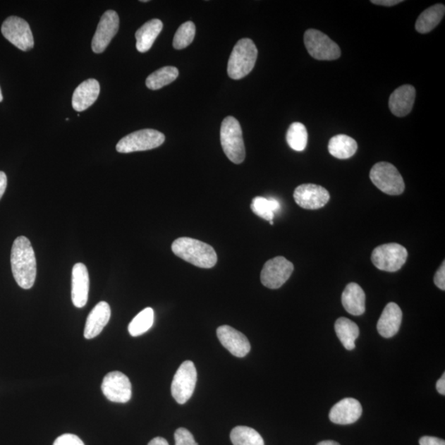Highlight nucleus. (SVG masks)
I'll return each mask as SVG.
<instances>
[{"instance_id":"1a4fd4ad","label":"nucleus","mask_w":445,"mask_h":445,"mask_svg":"<svg viewBox=\"0 0 445 445\" xmlns=\"http://www.w3.org/2000/svg\"><path fill=\"white\" fill-rule=\"evenodd\" d=\"M197 372L193 361H184L174 375L171 392L179 404H185L192 398L197 384Z\"/></svg>"},{"instance_id":"f8f14e48","label":"nucleus","mask_w":445,"mask_h":445,"mask_svg":"<svg viewBox=\"0 0 445 445\" xmlns=\"http://www.w3.org/2000/svg\"><path fill=\"white\" fill-rule=\"evenodd\" d=\"M131 389L128 377L118 371L107 374L102 384V393L112 403L129 402L132 395Z\"/></svg>"},{"instance_id":"5701e85b","label":"nucleus","mask_w":445,"mask_h":445,"mask_svg":"<svg viewBox=\"0 0 445 445\" xmlns=\"http://www.w3.org/2000/svg\"><path fill=\"white\" fill-rule=\"evenodd\" d=\"M164 24L159 19H152L147 22L135 32L136 49L141 53H145L150 50L157 39L161 31H162Z\"/></svg>"},{"instance_id":"9d476101","label":"nucleus","mask_w":445,"mask_h":445,"mask_svg":"<svg viewBox=\"0 0 445 445\" xmlns=\"http://www.w3.org/2000/svg\"><path fill=\"white\" fill-rule=\"evenodd\" d=\"M3 36L19 50L28 51L34 47L32 32L27 21L16 16L8 17L3 23Z\"/></svg>"},{"instance_id":"58836bf2","label":"nucleus","mask_w":445,"mask_h":445,"mask_svg":"<svg viewBox=\"0 0 445 445\" xmlns=\"http://www.w3.org/2000/svg\"><path fill=\"white\" fill-rule=\"evenodd\" d=\"M437 389L439 394L441 395L445 394V374L442 375V377L438 380L437 384Z\"/></svg>"},{"instance_id":"cd10ccee","label":"nucleus","mask_w":445,"mask_h":445,"mask_svg":"<svg viewBox=\"0 0 445 445\" xmlns=\"http://www.w3.org/2000/svg\"><path fill=\"white\" fill-rule=\"evenodd\" d=\"M252 212L267 221H273L275 214L281 209V205L275 199L257 197L251 205Z\"/></svg>"},{"instance_id":"f03ea898","label":"nucleus","mask_w":445,"mask_h":445,"mask_svg":"<svg viewBox=\"0 0 445 445\" xmlns=\"http://www.w3.org/2000/svg\"><path fill=\"white\" fill-rule=\"evenodd\" d=\"M172 250L176 256L200 268H212L218 261L213 247L192 238L176 239L172 244Z\"/></svg>"},{"instance_id":"b1692460","label":"nucleus","mask_w":445,"mask_h":445,"mask_svg":"<svg viewBox=\"0 0 445 445\" xmlns=\"http://www.w3.org/2000/svg\"><path fill=\"white\" fill-rule=\"evenodd\" d=\"M445 13L444 4H435L420 13L415 23V30L419 33L425 34L432 32L439 23L442 21Z\"/></svg>"},{"instance_id":"39448f33","label":"nucleus","mask_w":445,"mask_h":445,"mask_svg":"<svg viewBox=\"0 0 445 445\" xmlns=\"http://www.w3.org/2000/svg\"><path fill=\"white\" fill-rule=\"evenodd\" d=\"M165 141V136L160 131L144 129L135 131L122 138L116 145L117 152L128 154L158 148Z\"/></svg>"},{"instance_id":"ddd939ff","label":"nucleus","mask_w":445,"mask_h":445,"mask_svg":"<svg viewBox=\"0 0 445 445\" xmlns=\"http://www.w3.org/2000/svg\"><path fill=\"white\" fill-rule=\"evenodd\" d=\"M120 19L118 14L114 11H107L102 16L92 41V49L94 52H104L109 46L112 38L119 30Z\"/></svg>"},{"instance_id":"a878e982","label":"nucleus","mask_w":445,"mask_h":445,"mask_svg":"<svg viewBox=\"0 0 445 445\" xmlns=\"http://www.w3.org/2000/svg\"><path fill=\"white\" fill-rule=\"evenodd\" d=\"M335 331L337 337L348 350L355 349V341L360 335L359 327L346 317H340L336 321Z\"/></svg>"},{"instance_id":"f257e3e1","label":"nucleus","mask_w":445,"mask_h":445,"mask_svg":"<svg viewBox=\"0 0 445 445\" xmlns=\"http://www.w3.org/2000/svg\"><path fill=\"white\" fill-rule=\"evenodd\" d=\"M11 267L14 279L24 290L34 286L37 277V260L32 243L24 236L13 242L11 251Z\"/></svg>"},{"instance_id":"4c0bfd02","label":"nucleus","mask_w":445,"mask_h":445,"mask_svg":"<svg viewBox=\"0 0 445 445\" xmlns=\"http://www.w3.org/2000/svg\"><path fill=\"white\" fill-rule=\"evenodd\" d=\"M7 182L8 180L6 174L0 171V200H1L4 193H6Z\"/></svg>"},{"instance_id":"423d86ee","label":"nucleus","mask_w":445,"mask_h":445,"mask_svg":"<svg viewBox=\"0 0 445 445\" xmlns=\"http://www.w3.org/2000/svg\"><path fill=\"white\" fill-rule=\"evenodd\" d=\"M370 178L376 188L390 195H398L405 190L402 175L392 164L379 162L374 165Z\"/></svg>"},{"instance_id":"e433bc0d","label":"nucleus","mask_w":445,"mask_h":445,"mask_svg":"<svg viewBox=\"0 0 445 445\" xmlns=\"http://www.w3.org/2000/svg\"><path fill=\"white\" fill-rule=\"evenodd\" d=\"M402 0H372L371 3L376 4V6L392 7L397 6V4L402 3Z\"/></svg>"},{"instance_id":"bb28decb","label":"nucleus","mask_w":445,"mask_h":445,"mask_svg":"<svg viewBox=\"0 0 445 445\" xmlns=\"http://www.w3.org/2000/svg\"><path fill=\"white\" fill-rule=\"evenodd\" d=\"M179 72L173 66H165L151 73L146 79V86L151 90H159L178 79Z\"/></svg>"},{"instance_id":"c9c22d12","label":"nucleus","mask_w":445,"mask_h":445,"mask_svg":"<svg viewBox=\"0 0 445 445\" xmlns=\"http://www.w3.org/2000/svg\"><path fill=\"white\" fill-rule=\"evenodd\" d=\"M420 445H445L444 439L432 437H423L420 439Z\"/></svg>"},{"instance_id":"72a5a7b5","label":"nucleus","mask_w":445,"mask_h":445,"mask_svg":"<svg viewBox=\"0 0 445 445\" xmlns=\"http://www.w3.org/2000/svg\"><path fill=\"white\" fill-rule=\"evenodd\" d=\"M53 445H85L75 434H65L59 437Z\"/></svg>"},{"instance_id":"c85d7f7f","label":"nucleus","mask_w":445,"mask_h":445,"mask_svg":"<svg viewBox=\"0 0 445 445\" xmlns=\"http://www.w3.org/2000/svg\"><path fill=\"white\" fill-rule=\"evenodd\" d=\"M233 445H265L264 440L257 430L248 427H237L231 434Z\"/></svg>"},{"instance_id":"ea45409f","label":"nucleus","mask_w":445,"mask_h":445,"mask_svg":"<svg viewBox=\"0 0 445 445\" xmlns=\"http://www.w3.org/2000/svg\"><path fill=\"white\" fill-rule=\"evenodd\" d=\"M148 445H169L167 440L162 437H156L151 440Z\"/></svg>"},{"instance_id":"412c9836","label":"nucleus","mask_w":445,"mask_h":445,"mask_svg":"<svg viewBox=\"0 0 445 445\" xmlns=\"http://www.w3.org/2000/svg\"><path fill=\"white\" fill-rule=\"evenodd\" d=\"M402 320L403 312L400 307L395 303H389L385 307L378 322L379 334L385 339L394 336L400 329Z\"/></svg>"},{"instance_id":"a19ab883","label":"nucleus","mask_w":445,"mask_h":445,"mask_svg":"<svg viewBox=\"0 0 445 445\" xmlns=\"http://www.w3.org/2000/svg\"><path fill=\"white\" fill-rule=\"evenodd\" d=\"M317 445H340L339 443L334 441V440H324Z\"/></svg>"},{"instance_id":"393cba45","label":"nucleus","mask_w":445,"mask_h":445,"mask_svg":"<svg viewBox=\"0 0 445 445\" xmlns=\"http://www.w3.org/2000/svg\"><path fill=\"white\" fill-rule=\"evenodd\" d=\"M358 149V145L351 137L346 135H337L330 140L329 151L331 155L339 159H350Z\"/></svg>"},{"instance_id":"473e14b6","label":"nucleus","mask_w":445,"mask_h":445,"mask_svg":"<svg viewBox=\"0 0 445 445\" xmlns=\"http://www.w3.org/2000/svg\"><path fill=\"white\" fill-rule=\"evenodd\" d=\"M175 445H198L192 433L187 429L179 428L175 432Z\"/></svg>"},{"instance_id":"4468645a","label":"nucleus","mask_w":445,"mask_h":445,"mask_svg":"<svg viewBox=\"0 0 445 445\" xmlns=\"http://www.w3.org/2000/svg\"><path fill=\"white\" fill-rule=\"evenodd\" d=\"M297 205L306 209H319L330 200L329 190L316 184H302L293 193Z\"/></svg>"},{"instance_id":"79ce46f5","label":"nucleus","mask_w":445,"mask_h":445,"mask_svg":"<svg viewBox=\"0 0 445 445\" xmlns=\"http://www.w3.org/2000/svg\"><path fill=\"white\" fill-rule=\"evenodd\" d=\"M3 99H4V97L2 95L1 87H0V102H1Z\"/></svg>"},{"instance_id":"0eeeda50","label":"nucleus","mask_w":445,"mask_h":445,"mask_svg":"<svg viewBox=\"0 0 445 445\" xmlns=\"http://www.w3.org/2000/svg\"><path fill=\"white\" fill-rule=\"evenodd\" d=\"M304 39L307 52L317 61H334L341 56L339 46L316 29L307 30Z\"/></svg>"},{"instance_id":"37998d69","label":"nucleus","mask_w":445,"mask_h":445,"mask_svg":"<svg viewBox=\"0 0 445 445\" xmlns=\"http://www.w3.org/2000/svg\"><path fill=\"white\" fill-rule=\"evenodd\" d=\"M141 2L147 3V2H149V1H147V0H143V1H141Z\"/></svg>"},{"instance_id":"6e6552de","label":"nucleus","mask_w":445,"mask_h":445,"mask_svg":"<svg viewBox=\"0 0 445 445\" xmlns=\"http://www.w3.org/2000/svg\"><path fill=\"white\" fill-rule=\"evenodd\" d=\"M407 249L398 243H387L374 248L371 260L379 270L395 272L407 262Z\"/></svg>"},{"instance_id":"f704fd0d","label":"nucleus","mask_w":445,"mask_h":445,"mask_svg":"<svg viewBox=\"0 0 445 445\" xmlns=\"http://www.w3.org/2000/svg\"><path fill=\"white\" fill-rule=\"evenodd\" d=\"M434 282L440 290L445 291V262L439 267L437 273H435Z\"/></svg>"},{"instance_id":"4be33fe9","label":"nucleus","mask_w":445,"mask_h":445,"mask_svg":"<svg viewBox=\"0 0 445 445\" xmlns=\"http://www.w3.org/2000/svg\"><path fill=\"white\" fill-rule=\"evenodd\" d=\"M342 305L347 312L360 316L365 312V293L358 284L350 283L341 295Z\"/></svg>"},{"instance_id":"c756f323","label":"nucleus","mask_w":445,"mask_h":445,"mask_svg":"<svg viewBox=\"0 0 445 445\" xmlns=\"http://www.w3.org/2000/svg\"><path fill=\"white\" fill-rule=\"evenodd\" d=\"M154 321V312L151 307H146L137 315L128 327L132 336H138L145 334L152 327Z\"/></svg>"},{"instance_id":"dca6fc26","label":"nucleus","mask_w":445,"mask_h":445,"mask_svg":"<svg viewBox=\"0 0 445 445\" xmlns=\"http://www.w3.org/2000/svg\"><path fill=\"white\" fill-rule=\"evenodd\" d=\"M90 275L85 264L76 263L72 270L71 297L73 305L84 307L89 299Z\"/></svg>"},{"instance_id":"20e7f679","label":"nucleus","mask_w":445,"mask_h":445,"mask_svg":"<svg viewBox=\"0 0 445 445\" xmlns=\"http://www.w3.org/2000/svg\"><path fill=\"white\" fill-rule=\"evenodd\" d=\"M220 142L227 158L236 164H240L245 159L246 150L243 139L240 124L233 116H227L220 129Z\"/></svg>"},{"instance_id":"7ed1b4c3","label":"nucleus","mask_w":445,"mask_h":445,"mask_svg":"<svg viewBox=\"0 0 445 445\" xmlns=\"http://www.w3.org/2000/svg\"><path fill=\"white\" fill-rule=\"evenodd\" d=\"M257 48L251 39L243 38L233 47L228 63V75L241 80L253 70L257 59Z\"/></svg>"},{"instance_id":"aec40b11","label":"nucleus","mask_w":445,"mask_h":445,"mask_svg":"<svg viewBox=\"0 0 445 445\" xmlns=\"http://www.w3.org/2000/svg\"><path fill=\"white\" fill-rule=\"evenodd\" d=\"M111 319V307L106 302L102 301L91 311L86 321L85 337L92 339L99 336Z\"/></svg>"},{"instance_id":"9b49d317","label":"nucleus","mask_w":445,"mask_h":445,"mask_svg":"<svg viewBox=\"0 0 445 445\" xmlns=\"http://www.w3.org/2000/svg\"><path fill=\"white\" fill-rule=\"evenodd\" d=\"M293 263L284 257H276L267 261L261 272L264 286L272 290L281 288L292 275Z\"/></svg>"},{"instance_id":"2f4dec72","label":"nucleus","mask_w":445,"mask_h":445,"mask_svg":"<svg viewBox=\"0 0 445 445\" xmlns=\"http://www.w3.org/2000/svg\"><path fill=\"white\" fill-rule=\"evenodd\" d=\"M195 35V26L193 22L182 24L176 32L173 38V47L176 50H182L193 43Z\"/></svg>"},{"instance_id":"a211bd4d","label":"nucleus","mask_w":445,"mask_h":445,"mask_svg":"<svg viewBox=\"0 0 445 445\" xmlns=\"http://www.w3.org/2000/svg\"><path fill=\"white\" fill-rule=\"evenodd\" d=\"M100 94V85L95 79L87 80L76 87L72 97L73 109L84 111L97 101Z\"/></svg>"},{"instance_id":"6ab92c4d","label":"nucleus","mask_w":445,"mask_h":445,"mask_svg":"<svg viewBox=\"0 0 445 445\" xmlns=\"http://www.w3.org/2000/svg\"><path fill=\"white\" fill-rule=\"evenodd\" d=\"M415 99V90L413 86H401L389 97V109L396 116H406L412 111Z\"/></svg>"},{"instance_id":"7c9ffc66","label":"nucleus","mask_w":445,"mask_h":445,"mask_svg":"<svg viewBox=\"0 0 445 445\" xmlns=\"http://www.w3.org/2000/svg\"><path fill=\"white\" fill-rule=\"evenodd\" d=\"M286 140L288 146L295 151L305 150L307 144V131L300 122H293L288 127Z\"/></svg>"},{"instance_id":"2eb2a0df","label":"nucleus","mask_w":445,"mask_h":445,"mask_svg":"<svg viewBox=\"0 0 445 445\" xmlns=\"http://www.w3.org/2000/svg\"><path fill=\"white\" fill-rule=\"evenodd\" d=\"M217 336L224 347L238 358L245 357L251 350L250 342L242 332L231 326L218 327Z\"/></svg>"},{"instance_id":"f3484780","label":"nucleus","mask_w":445,"mask_h":445,"mask_svg":"<svg viewBox=\"0 0 445 445\" xmlns=\"http://www.w3.org/2000/svg\"><path fill=\"white\" fill-rule=\"evenodd\" d=\"M362 415V407L358 400L345 398L337 403L329 413L331 422L339 425L353 424Z\"/></svg>"}]
</instances>
